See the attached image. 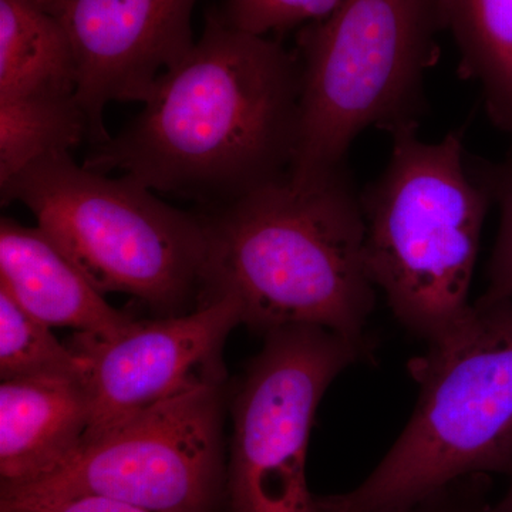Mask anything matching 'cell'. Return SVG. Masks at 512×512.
<instances>
[{
  "mask_svg": "<svg viewBox=\"0 0 512 512\" xmlns=\"http://www.w3.org/2000/svg\"><path fill=\"white\" fill-rule=\"evenodd\" d=\"M299 119L296 52L211 13L201 39L158 80L143 110L93 146L83 165L220 207L288 177Z\"/></svg>",
  "mask_w": 512,
  "mask_h": 512,
  "instance_id": "1",
  "label": "cell"
},
{
  "mask_svg": "<svg viewBox=\"0 0 512 512\" xmlns=\"http://www.w3.org/2000/svg\"><path fill=\"white\" fill-rule=\"evenodd\" d=\"M200 215L207 234L202 303L231 296L242 325L264 335L316 326L369 345L376 286L362 200L346 165L306 183L288 175Z\"/></svg>",
  "mask_w": 512,
  "mask_h": 512,
  "instance_id": "2",
  "label": "cell"
},
{
  "mask_svg": "<svg viewBox=\"0 0 512 512\" xmlns=\"http://www.w3.org/2000/svg\"><path fill=\"white\" fill-rule=\"evenodd\" d=\"M407 369L419 396L406 429L362 484L319 495L323 512L402 510L468 478L512 476V301L478 299Z\"/></svg>",
  "mask_w": 512,
  "mask_h": 512,
  "instance_id": "3",
  "label": "cell"
},
{
  "mask_svg": "<svg viewBox=\"0 0 512 512\" xmlns=\"http://www.w3.org/2000/svg\"><path fill=\"white\" fill-rule=\"evenodd\" d=\"M392 134L389 163L360 194L367 271L397 320L431 343L473 312L470 288L490 191L464 157L460 131L437 143L417 127Z\"/></svg>",
  "mask_w": 512,
  "mask_h": 512,
  "instance_id": "4",
  "label": "cell"
},
{
  "mask_svg": "<svg viewBox=\"0 0 512 512\" xmlns=\"http://www.w3.org/2000/svg\"><path fill=\"white\" fill-rule=\"evenodd\" d=\"M101 293L133 296L161 316L202 303L207 234L200 214L161 200L134 178L110 177L70 153L40 158L0 185Z\"/></svg>",
  "mask_w": 512,
  "mask_h": 512,
  "instance_id": "5",
  "label": "cell"
},
{
  "mask_svg": "<svg viewBox=\"0 0 512 512\" xmlns=\"http://www.w3.org/2000/svg\"><path fill=\"white\" fill-rule=\"evenodd\" d=\"M441 29V0H342L303 26L301 119L289 177L306 183L343 167L367 128L419 127Z\"/></svg>",
  "mask_w": 512,
  "mask_h": 512,
  "instance_id": "6",
  "label": "cell"
},
{
  "mask_svg": "<svg viewBox=\"0 0 512 512\" xmlns=\"http://www.w3.org/2000/svg\"><path fill=\"white\" fill-rule=\"evenodd\" d=\"M222 384H202L96 434L47 476L0 501L103 495L150 512H215L225 497Z\"/></svg>",
  "mask_w": 512,
  "mask_h": 512,
  "instance_id": "7",
  "label": "cell"
},
{
  "mask_svg": "<svg viewBox=\"0 0 512 512\" xmlns=\"http://www.w3.org/2000/svg\"><path fill=\"white\" fill-rule=\"evenodd\" d=\"M369 352L316 326L266 333L232 403L228 512H323L306 477L313 420L333 380Z\"/></svg>",
  "mask_w": 512,
  "mask_h": 512,
  "instance_id": "8",
  "label": "cell"
},
{
  "mask_svg": "<svg viewBox=\"0 0 512 512\" xmlns=\"http://www.w3.org/2000/svg\"><path fill=\"white\" fill-rule=\"evenodd\" d=\"M242 325L231 296L194 311L156 320H134L113 338L74 333L70 348L87 365L90 426L99 433L195 387L225 379L222 349Z\"/></svg>",
  "mask_w": 512,
  "mask_h": 512,
  "instance_id": "9",
  "label": "cell"
},
{
  "mask_svg": "<svg viewBox=\"0 0 512 512\" xmlns=\"http://www.w3.org/2000/svg\"><path fill=\"white\" fill-rule=\"evenodd\" d=\"M62 25L77 69V100L92 146L109 140L104 109L144 103L158 80L194 47L200 0H40Z\"/></svg>",
  "mask_w": 512,
  "mask_h": 512,
  "instance_id": "10",
  "label": "cell"
},
{
  "mask_svg": "<svg viewBox=\"0 0 512 512\" xmlns=\"http://www.w3.org/2000/svg\"><path fill=\"white\" fill-rule=\"evenodd\" d=\"M0 288L49 326L113 338L133 318L117 311L39 227L0 221Z\"/></svg>",
  "mask_w": 512,
  "mask_h": 512,
  "instance_id": "11",
  "label": "cell"
},
{
  "mask_svg": "<svg viewBox=\"0 0 512 512\" xmlns=\"http://www.w3.org/2000/svg\"><path fill=\"white\" fill-rule=\"evenodd\" d=\"M83 379L28 377L0 384V488L39 480L62 466L90 426Z\"/></svg>",
  "mask_w": 512,
  "mask_h": 512,
  "instance_id": "12",
  "label": "cell"
},
{
  "mask_svg": "<svg viewBox=\"0 0 512 512\" xmlns=\"http://www.w3.org/2000/svg\"><path fill=\"white\" fill-rule=\"evenodd\" d=\"M76 92L72 45L55 16L40 0H0V99Z\"/></svg>",
  "mask_w": 512,
  "mask_h": 512,
  "instance_id": "13",
  "label": "cell"
},
{
  "mask_svg": "<svg viewBox=\"0 0 512 512\" xmlns=\"http://www.w3.org/2000/svg\"><path fill=\"white\" fill-rule=\"evenodd\" d=\"M441 13L460 76L481 87L488 117L512 141V0H441Z\"/></svg>",
  "mask_w": 512,
  "mask_h": 512,
  "instance_id": "14",
  "label": "cell"
},
{
  "mask_svg": "<svg viewBox=\"0 0 512 512\" xmlns=\"http://www.w3.org/2000/svg\"><path fill=\"white\" fill-rule=\"evenodd\" d=\"M89 140V120L76 94L0 99V185L40 158L72 153Z\"/></svg>",
  "mask_w": 512,
  "mask_h": 512,
  "instance_id": "15",
  "label": "cell"
},
{
  "mask_svg": "<svg viewBox=\"0 0 512 512\" xmlns=\"http://www.w3.org/2000/svg\"><path fill=\"white\" fill-rule=\"evenodd\" d=\"M52 326L30 315L0 288V379L86 377L79 353L53 335Z\"/></svg>",
  "mask_w": 512,
  "mask_h": 512,
  "instance_id": "16",
  "label": "cell"
},
{
  "mask_svg": "<svg viewBox=\"0 0 512 512\" xmlns=\"http://www.w3.org/2000/svg\"><path fill=\"white\" fill-rule=\"evenodd\" d=\"M501 211L500 229L488 265V288L481 301H512V153L501 163L468 160Z\"/></svg>",
  "mask_w": 512,
  "mask_h": 512,
  "instance_id": "17",
  "label": "cell"
},
{
  "mask_svg": "<svg viewBox=\"0 0 512 512\" xmlns=\"http://www.w3.org/2000/svg\"><path fill=\"white\" fill-rule=\"evenodd\" d=\"M342 0H225L229 25L256 36L303 28L325 19Z\"/></svg>",
  "mask_w": 512,
  "mask_h": 512,
  "instance_id": "18",
  "label": "cell"
},
{
  "mask_svg": "<svg viewBox=\"0 0 512 512\" xmlns=\"http://www.w3.org/2000/svg\"><path fill=\"white\" fill-rule=\"evenodd\" d=\"M0 512H150L143 508L103 497V495H74L52 500L8 503L0 501Z\"/></svg>",
  "mask_w": 512,
  "mask_h": 512,
  "instance_id": "19",
  "label": "cell"
},
{
  "mask_svg": "<svg viewBox=\"0 0 512 512\" xmlns=\"http://www.w3.org/2000/svg\"><path fill=\"white\" fill-rule=\"evenodd\" d=\"M477 478L460 481L412 507L389 512H494V505L488 504L483 495L477 493L474 485Z\"/></svg>",
  "mask_w": 512,
  "mask_h": 512,
  "instance_id": "20",
  "label": "cell"
},
{
  "mask_svg": "<svg viewBox=\"0 0 512 512\" xmlns=\"http://www.w3.org/2000/svg\"><path fill=\"white\" fill-rule=\"evenodd\" d=\"M494 512H512V480L500 503L494 505Z\"/></svg>",
  "mask_w": 512,
  "mask_h": 512,
  "instance_id": "21",
  "label": "cell"
}]
</instances>
